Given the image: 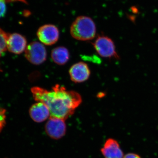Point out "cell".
<instances>
[{
  "instance_id": "1",
  "label": "cell",
  "mask_w": 158,
  "mask_h": 158,
  "mask_svg": "<svg viewBox=\"0 0 158 158\" xmlns=\"http://www.w3.org/2000/svg\"><path fill=\"white\" fill-rule=\"evenodd\" d=\"M31 91L36 102L44 103L48 107L50 117L63 120L72 115L82 102L81 96L78 93L59 85H55L51 90L34 87Z\"/></svg>"
},
{
  "instance_id": "14",
  "label": "cell",
  "mask_w": 158,
  "mask_h": 158,
  "mask_svg": "<svg viewBox=\"0 0 158 158\" xmlns=\"http://www.w3.org/2000/svg\"><path fill=\"white\" fill-rule=\"evenodd\" d=\"M6 0H0V18L5 16L6 12Z\"/></svg>"
},
{
  "instance_id": "2",
  "label": "cell",
  "mask_w": 158,
  "mask_h": 158,
  "mask_svg": "<svg viewBox=\"0 0 158 158\" xmlns=\"http://www.w3.org/2000/svg\"><path fill=\"white\" fill-rule=\"evenodd\" d=\"M70 31L71 35L74 39L86 41L91 40L95 37L96 27L90 18L80 16L72 24Z\"/></svg>"
},
{
  "instance_id": "5",
  "label": "cell",
  "mask_w": 158,
  "mask_h": 158,
  "mask_svg": "<svg viewBox=\"0 0 158 158\" xmlns=\"http://www.w3.org/2000/svg\"><path fill=\"white\" fill-rule=\"evenodd\" d=\"M37 35L42 44L51 46L56 44L59 40V31L54 25L46 24L38 29Z\"/></svg>"
},
{
  "instance_id": "10",
  "label": "cell",
  "mask_w": 158,
  "mask_h": 158,
  "mask_svg": "<svg viewBox=\"0 0 158 158\" xmlns=\"http://www.w3.org/2000/svg\"><path fill=\"white\" fill-rule=\"evenodd\" d=\"M31 118L35 122L41 123L50 117L48 107L44 103L37 102L32 105L29 110Z\"/></svg>"
},
{
  "instance_id": "3",
  "label": "cell",
  "mask_w": 158,
  "mask_h": 158,
  "mask_svg": "<svg viewBox=\"0 0 158 158\" xmlns=\"http://www.w3.org/2000/svg\"><path fill=\"white\" fill-rule=\"evenodd\" d=\"M97 52L103 58L120 59L113 40L104 35L99 36L93 44Z\"/></svg>"
},
{
  "instance_id": "15",
  "label": "cell",
  "mask_w": 158,
  "mask_h": 158,
  "mask_svg": "<svg viewBox=\"0 0 158 158\" xmlns=\"http://www.w3.org/2000/svg\"><path fill=\"white\" fill-rule=\"evenodd\" d=\"M123 158H141V157L137 154L129 153L124 156Z\"/></svg>"
},
{
  "instance_id": "4",
  "label": "cell",
  "mask_w": 158,
  "mask_h": 158,
  "mask_svg": "<svg viewBox=\"0 0 158 158\" xmlns=\"http://www.w3.org/2000/svg\"><path fill=\"white\" fill-rule=\"evenodd\" d=\"M25 52L26 59L34 65H40L46 60L47 52L41 43L37 41L31 43L27 46Z\"/></svg>"
},
{
  "instance_id": "12",
  "label": "cell",
  "mask_w": 158,
  "mask_h": 158,
  "mask_svg": "<svg viewBox=\"0 0 158 158\" xmlns=\"http://www.w3.org/2000/svg\"><path fill=\"white\" fill-rule=\"evenodd\" d=\"M9 35L0 28V56L7 49V42Z\"/></svg>"
},
{
  "instance_id": "6",
  "label": "cell",
  "mask_w": 158,
  "mask_h": 158,
  "mask_svg": "<svg viewBox=\"0 0 158 158\" xmlns=\"http://www.w3.org/2000/svg\"><path fill=\"white\" fill-rule=\"evenodd\" d=\"M65 121L61 118L50 117L45 126L47 134L50 138L56 140L62 138L66 131Z\"/></svg>"
},
{
  "instance_id": "13",
  "label": "cell",
  "mask_w": 158,
  "mask_h": 158,
  "mask_svg": "<svg viewBox=\"0 0 158 158\" xmlns=\"http://www.w3.org/2000/svg\"><path fill=\"white\" fill-rule=\"evenodd\" d=\"M6 110L0 107V133L2 131L6 124Z\"/></svg>"
},
{
  "instance_id": "9",
  "label": "cell",
  "mask_w": 158,
  "mask_h": 158,
  "mask_svg": "<svg viewBox=\"0 0 158 158\" xmlns=\"http://www.w3.org/2000/svg\"><path fill=\"white\" fill-rule=\"evenodd\" d=\"M101 151L105 158H123L124 156L119 143L113 138L106 141Z\"/></svg>"
},
{
  "instance_id": "11",
  "label": "cell",
  "mask_w": 158,
  "mask_h": 158,
  "mask_svg": "<svg viewBox=\"0 0 158 158\" xmlns=\"http://www.w3.org/2000/svg\"><path fill=\"white\" fill-rule=\"evenodd\" d=\"M70 55L68 50L63 46L54 48L51 52V58L53 62L59 65H64L69 60Z\"/></svg>"
},
{
  "instance_id": "8",
  "label": "cell",
  "mask_w": 158,
  "mask_h": 158,
  "mask_svg": "<svg viewBox=\"0 0 158 158\" xmlns=\"http://www.w3.org/2000/svg\"><path fill=\"white\" fill-rule=\"evenodd\" d=\"M27 47L25 37L17 33L9 34L7 42V48L10 52L15 54L22 53Z\"/></svg>"
},
{
  "instance_id": "7",
  "label": "cell",
  "mask_w": 158,
  "mask_h": 158,
  "mask_svg": "<svg viewBox=\"0 0 158 158\" xmlns=\"http://www.w3.org/2000/svg\"><path fill=\"white\" fill-rule=\"evenodd\" d=\"M71 80L76 83L86 81L90 74V69L88 64L81 62L74 64L69 70Z\"/></svg>"
}]
</instances>
